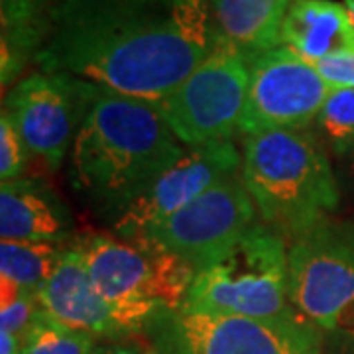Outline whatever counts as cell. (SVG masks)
<instances>
[{"label": "cell", "instance_id": "1", "mask_svg": "<svg viewBox=\"0 0 354 354\" xmlns=\"http://www.w3.org/2000/svg\"><path fill=\"white\" fill-rule=\"evenodd\" d=\"M218 39L209 0H59L34 62L46 73L162 102Z\"/></svg>", "mask_w": 354, "mask_h": 354}, {"label": "cell", "instance_id": "2", "mask_svg": "<svg viewBox=\"0 0 354 354\" xmlns=\"http://www.w3.org/2000/svg\"><path fill=\"white\" fill-rule=\"evenodd\" d=\"M185 152L158 102L91 83L67 181L81 205L113 227Z\"/></svg>", "mask_w": 354, "mask_h": 354}, {"label": "cell", "instance_id": "3", "mask_svg": "<svg viewBox=\"0 0 354 354\" xmlns=\"http://www.w3.org/2000/svg\"><path fill=\"white\" fill-rule=\"evenodd\" d=\"M241 176L262 223L290 242L341 205L339 177L313 128L248 136Z\"/></svg>", "mask_w": 354, "mask_h": 354}, {"label": "cell", "instance_id": "4", "mask_svg": "<svg viewBox=\"0 0 354 354\" xmlns=\"http://www.w3.org/2000/svg\"><path fill=\"white\" fill-rule=\"evenodd\" d=\"M75 242L91 278L128 337L146 333L158 313L181 307L195 270L176 254L114 232H83Z\"/></svg>", "mask_w": 354, "mask_h": 354}, {"label": "cell", "instance_id": "5", "mask_svg": "<svg viewBox=\"0 0 354 354\" xmlns=\"http://www.w3.org/2000/svg\"><path fill=\"white\" fill-rule=\"evenodd\" d=\"M288 241L264 223H254L215 266L197 272L183 305L254 319L297 313L290 299Z\"/></svg>", "mask_w": 354, "mask_h": 354}, {"label": "cell", "instance_id": "6", "mask_svg": "<svg viewBox=\"0 0 354 354\" xmlns=\"http://www.w3.org/2000/svg\"><path fill=\"white\" fill-rule=\"evenodd\" d=\"M146 333L162 354H323V330L299 313L254 319L181 305L158 313Z\"/></svg>", "mask_w": 354, "mask_h": 354}, {"label": "cell", "instance_id": "7", "mask_svg": "<svg viewBox=\"0 0 354 354\" xmlns=\"http://www.w3.org/2000/svg\"><path fill=\"white\" fill-rule=\"evenodd\" d=\"M248 81L250 59L221 36L207 59L158 104L185 148L225 142L241 130Z\"/></svg>", "mask_w": 354, "mask_h": 354}, {"label": "cell", "instance_id": "8", "mask_svg": "<svg viewBox=\"0 0 354 354\" xmlns=\"http://www.w3.org/2000/svg\"><path fill=\"white\" fill-rule=\"evenodd\" d=\"M290 299L317 329L333 333L354 315V221L329 216L290 242Z\"/></svg>", "mask_w": 354, "mask_h": 354}, {"label": "cell", "instance_id": "9", "mask_svg": "<svg viewBox=\"0 0 354 354\" xmlns=\"http://www.w3.org/2000/svg\"><path fill=\"white\" fill-rule=\"evenodd\" d=\"M241 174L225 177L140 241L176 254L197 272L221 262L256 223Z\"/></svg>", "mask_w": 354, "mask_h": 354}, {"label": "cell", "instance_id": "10", "mask_svg": "<svg viewBox=\"0 0 354 354\" xmlns=\"http://www.w3.org/2000/svg\"><path fill=\"white\" fill-rule=\"evenodd\" d=\"M335 88L286 46L250 59V81L239 134L248 138L270 130H301L315 124Z\"/></svg>", "mask_w": 354, "mask_h": 354}, {"label": "cell", "instance_id": "11", "mask_svg": "<svg viewBox=\"0 0 354 354\" xmlns=\"http://www.w3.org/2000/svg\"><path fill=\"white\" fill-rule=\"evenodd\" d=\"M91 83L65 73L38 71L20 79L6 95L4 106L34 158L59 171L71 152L87 109Z\"/></svg>", "mask_w": 354, "mask_h": 354}, {"label": "cell", "instance_id": "12", "mask_svg": "<svg viewBox=\"0 0 354 354\" xmlns=\"http://www.w3.org/2000/svg\"><path fill=\"white\" fill-rule=\"evenodd\" d=\"M241 167L242 153L232 140L187 148L177 164L128 207L127 213L111 227V232L122 239L140 241L215 183L241 174Z\"/></svg>", "mask_w": 354, "mask_h": 354}, {"label": "cell", "instance_id": "13", "mask_svg": "<svg viewBox=\"0 0 354 354\" xmlns=\"http://www.w3.org/2000/svg\"><path fill=\"white\" fill-rule=\"evenodd\" d=\"M36 297L44 315L69 329L87 333L97 341L132 339L97 290L85 256L75 241L65 246L59 264Z\"/></svg>", "mask_w": 354, "mask_h": 354}, {"label": "cell", "instance_id": "14", "mask_svg": "<svg viewBox=\"0 0 354 354\" xmlns=\"http://www.w3.org/2000/svg\"><path fill=\"white\" fill-rule=\"evenodd\" d=\"M2 241L69 244L75 241V218L69 207L39 177H18L0 185Z\"/></svg>", "mask_w": 354, "mask_h": 354}, {"label": "cell", "instance_id": "15", "mask_svg": "<svg viewBox=\"0 0 354 354\" xmlns=\"http://www.w3.org/2000/svg\"><path fill=\"white\" fill-rule=\"evenodd\" d=\"M281 44L305 62L354 53V24L344 4L333 0H291L281 24Z\"/></svg>", "mask_w": 354, "mask_h": 354}, {"label": "cell", "instance_id": "16", "mask_svg": "<svg viewBox=\"0 0 354 354\" xmlns=\"http://www.w3.org/2000/svg\"><path fill=\"white\" fill-rule=\"evenodd\" d=\"M216 30L252 59L281 46V24L290 0H209Z\"/></svg>", "mask_w": 354, "mask_h": 354}, {"label": "cell", "instance_id": "17", "mask_svg": "<svg viewBox=\"0 0 354 354\" xmlns=\"http://www.w3.org/2000/svg\"><path fill=\"white\" fill-rule=\"evenodd\" d=\"M59 0H0L2 91L16 85L28 62L36 59Z\"/></svg>", "mask_w": 354, "mask_h": 354}, {"label": "cell", "instance_id": "18", "mask_svg": "<svg viewBox=\"0 0 354 354\" xmlns=\"http://www.w3.org/2000/svg\"><path fill=\"white\" fill-rule=\"evenodd\" d=\"M67 244L48 242H0V278L12 279L20 288L38 293L57 268Z\"/></svg>", "mask_w": 354, "mask_h": 354}, {"label": "cell", "instance_id": "19", "mask_svg": "<svg viewBox=\"0 0 354 354\" xmlns=\"http://www.w3.org/2000/svg\"><path fill=\"white\" fill-rule=\"evenodd\" d=\"M313 127L330 156L341 160L351 152L354 146V88H335Z\"/></svg>", "mask_w": 354, "mask_h": 354}, {"label": "cell", "instance_id": "20", "mask_svg": "<svg viewBox=\"0 0 354 354\" xmlns=\"http://www.w3.org/2000/svg\"><path fill=\"white\" fill-rule=\"evenodd\" d=\"M97 344L95 337L69 329L39 311L22 339V354H93Z\"/></svg>", "mask_w": 354, "mask_h": 354}, {"label": "cell", "instance_id": "21", "mask_svg": "<svg viewBox=\"0 0 354 354\" xmlns=\"http://www.w3.org/2000/svg\"><path fill=\"white\" fill-rule=\"evenodd\" d=\"M0 330H8L24 339L39 315L36 291L24 290L8 278H0Z\"/></svg>", "mask_w": 354, "mask_h": 354}, {"label": "cell", "instance_id": "22", "mask_svg": "<svg viewBox=\"0 0 354 354\" xmlns=\"http://www.w3.org/2000/svg\"><path fill=\"white\" fill-rule=\"evenodd\" d=\"M30 150L24 138L20 136L18 128L14 127L12 118L6 111L0 114V179L12 181L24 177L30 164Z\"/></svg>", "mask_w": 354, "mask_h": 354}, {"label": "cell", "instance_id": "23", "mask_svg": "<svg viewBox=\"0 0 354 354\" xmlns=\"http://www.w3.org/2000/svg\"><path fill=\"white\" fill-rule=\"evenodd\" d=\"M315 69L333 88H354V53L325 57L317 62Z\"/></svg>", "mask_w": 354, "mask_h": 354}, {"label": "cell", "instance_id": "24", "mask_svg": "<svg viewBox=\"0 0 354 354\" xmlns=\"http://www.w3.org/2000/svg\"><path fill=\"white\" fill-rule=\"evenodd\" d=\"M148 344H142L136 339H122V341H102L97 344L93 354H146Z\"/></svg>", "mask_w": 354, "mask_h": 354}, {"label": "cell", "instance_id": "25", "mask_svg": "<svg viewBox=\"0 0 354 354\" xmlns=\"http://www.w3.org/2000/svg\"><path fill=\"white\" fill-rule=\"evenodd\" d=\"M333 337V354H354V317H351L346 323H342L337 330L330 333Z\"/></svg>", "mask_w": 354, "mask_h": 354}, {"label": "cell", "instance_id": "26", "mask_svg": "<svg viewBox=\"0 0 354 354\" xmlns=\"http://www.w3.org/2000/svg\"><path fill=\"white\" fill-rule=\"evenodd\" d=\"M339 183H342L351 195H354V146L351 152L339 160Z\"/></svg>", "mask_w": 354, "mask_h": 354}, {"label": "cell", "instance_id": "27", "mask_svg": "<svg viewBox=\"0 0 354 354\" xmlns=\"http://www.w3.org/2000/svg\"><path fill=\"white\" fill-rule=\"evenodd\" d=\"M0 354H22V339L8 330H0Z\"/></svg>", "mask_w": 354, "mask_h": 354}, {"label": "cell", "instance_id": "28", "mask_svg": "<svg viewBox=\"0 0 354 354\" xmlns=\"http://www.w3.org/2000/svg\"><path fill=\"white\" fill-rule=\"evenodd\" d=\"M344 6H346V10L351 14V20H353L354 24V0H344Z\"/></svg>", "mask_w": 354, "mask_h": 354}, {"label": "cell", "instance_id": "29", "mask_svg": "<svg viewBox=\"0 0 354 354\" xmlns=\"http://www.w3.org/2000/svg\"><path fill=\"white\" fill-rule=\"evenodd\" d=\"M146 354H162V353H160V351H156L152 344H148V353Z\"/></svg>", "mask_w": 354, "mask_h": 354}]
</instances>
